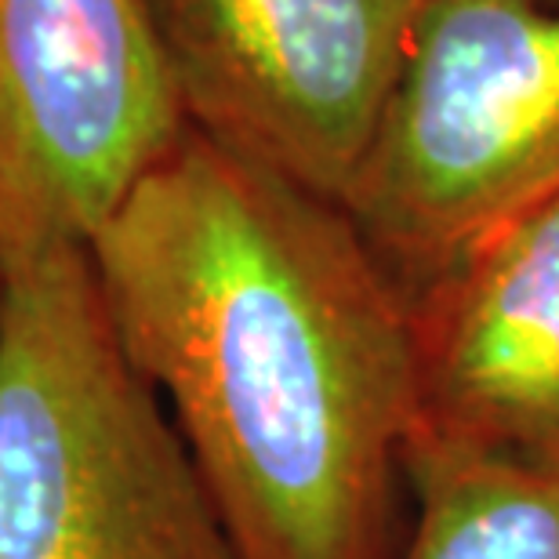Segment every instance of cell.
Instances as JSON below:
<instances>
[{
  "label": "cell",
  "mask_w": 559,
  "mask_h": 559,
  "mask_svg": "<svg viewBox=\"0 0 559 559\" xmlns=\"http://www.w3.org/2000/svg\"><path fill=\"white\" fill-rule=\"evenodd\" d=\"M240 559H396L415 295L342 204L189 128L87 243Z\"/></svg>",
  "instance_id": "6da1fadb"
},
{
  "label": "cell",
  "mask_w": 559,
  "mask_h": 559,
  "mask_svg": "<svg viewBox=\"0 0 559 559\" xmlns=\"http://www.w3.org/2000/svg\"><path fill=\"white\" fill-rule=\"evenodd\" d=\"M0 559H240L87 248L0 265Z\"/></svg>",
  "instance_id": "7a4b0ae2"
},
{
  "label": "cell",
  "mask_w": 559,
  "mask_h": 559,
  "mask_svg": "<svg viewBox=\"0 0 559 559\" xmlns=\"http://www.w3.org/2000/svg\"><path fill=\"white\" fill-rule=\"evenodd\" d=\"M559 193V8L432 0L345 211L421 295Z\"/></svg>",
  "instance_id": "3957f363"
},
{
  "label": "cell",
  "mask_w": 559,
  "mask_h": 559,
  "mask_svg": "<svg viewBox=\"0 0 559 559\" xmlns=\"http://www.w3.org/2000/svg\"><path fill=\"white\" fill-rule=\"evenodd\" d=\"M186 131L150 0H0V265L87 248Z\"/></svg>",
  "instance_id": "277c9868"
},
{
  "label": "cell",
  "mask_w": 559,
  "mask_h": 559,
  "mask_svg": "<svg viewBox=\"0 0 559 559\" xmlns=\"http://www.w3.org/2000/svg\"><path fill=\"white\" fill-rule=\"evenodd\" d=\"M189 128L345 204L432 0H150Z\"/></svg>",
  "instance_id": "5b68a950"
},
{
  "label": "cell",
  "mask_w": 559,
  "mask_h": 559,
  "mask_svg": "<svg viewBox=\"0 0 559 559\" xmlns=\"http://www.w3.org/2000/svg\"><path fill=\"white\" fill-rule=\"evenodd\" d=\"M425 425L559 457V193L415 295Z\"/></svg>",
  "instance_id": "8992f818"
},
{
  "label": "cell",
  "mask_w": 559,
  "mask_h": 559,
  "mask_svg": "<svg viewBox=\"0 0 559 559\" xmlns=\"http://www.w3.org/2000/svg\"><path fill=\"white\" fill-rule=\"evenodd\" d=\"M415 523L396 559H559V457L421 421L407 454Z\"/></svg>",
  "instance_id": "52a82bcc"
}]
</instances>
